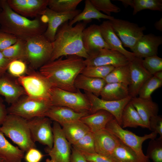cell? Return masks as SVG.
Segmentation results:
<instances>
[{
	"label": "cell",
	"mask_w": 162,
	"mask_h": 162,
	"mask_svg": "<svg viewBox=\"0 0 162 162\" xmlns=\"http://www.w3.org/2000/svg\"><path fill=\"white\" fill-rule=\"evenodd\" d=\"M63 56L50 61L39 68V72L52 87L72 92L77 91L74 86L75 80L86 66L83 58L76 55Z\"/></svg>",
	"instance_id": "obj_1"
},
{
	"label": "cell",
	"mask_w": 162,
	"mask_h": 162,
	"mask_svg": "<svg viewBox=\"0 0 162 162\" xmlns=\"http://www.w3.org/2000/svg\"><path fill=\"white\" fill-rule=\"evenodd\" d=\"M0 30L26 41L30 38L43 34L47 23L41 16L30 20L13 11L7 0H0Z\"/></svg>",
	"instance_id": "obj_2"
},
{
	"label": "cell",
	"mask_w": 162,
	"mask_h": 162,
	"mask_svg": "<svg viewBox=\"0 0 162 162\" xmlns=\"http://www.w3.org/2000/svg\"><path fill=\"white\" fill-rule=\"evenodd\" d=\"M69 21L62 24L56 32L52 42L53 49L50 61L64 56L76 55L85 59L88 56L83 46L82 36L83 32L89 21L79 22L74 26L70 25Z\"/></svg>",
	"instance_id": "obj_3"
},
{
	"label": "cell",
	"mask_w": 162,
	"mask_h": 162,
	"mask_svg": "<svg viewBox=\"0 0 162 162\" xmlns=\"http://www.w3.org/2000/svg\"><path fill=\"white\" fill-rule=\"evenodd\" d=\"M0 132L9 138L24 152L36 148L27 120L18 116L8 114L0 127Z\"/></svg>",
	"instance_id": "obj_4"
},
{
	"label": "cell",
	"mask_w": 162,
	"mask_h": 162,
	"mask_svg": "<svg viewBox=\"0 0 162 162\" xmlns=\"http://www.w3.org/2000/svg\"><path fill=\"white\" fill-rule=\"evenodd\" d=\"M50 100L52 106L66 107L80 113L89 114L90 112V101L86 94L79 89L72 92L52 87Z\"/></svg>",
	"instance_id": "obj_5"
},
{
	"label": "cell",
	"mask_w": 162,
	"mask_h": 162,
	"mask_svg": "<svg viewBox=\"0 0 162 162\" xmlns=\"http://www.w3.org/2000/svg\"><path fill=\"white\" fill-rule=\"evenodd\" d=\"M26 42V63L29 64V67L35 70L50 61L53 44L43 34L33 37Z\"/></svg>",
	"instance_id": "obj_6"
},
{
	"label": "cell",
	"mask_w": 162,
	"mask_h": 162,
	"mask_svg": "<svg viewBox=\"0 0 162 162\" xmlns=\"http://www.w3.org/2000/svg\"><path fill=\"white\" fill-rule=\"evenodd\" d=\"M52 106L50 100L33 98L26 95L20 98L7 108L8 114L20 116L27 120L39 116H44Z\"/></svg>",
	"instance_id": "obj_7"
},
{
	"label": "cell",
	"mask_w": 162,
	"mask_h": 162,
	"mask_svg": "<svg viewBox=\"0 0 162 162\" xmlns=\"http://www.w3.org/2000/svg\"><path fill=\"white\" fill-rule=\"evenodd\" d=\"M105 129L115 135L122 142L133 149L143 162H149V158L142 150V144L146 140L155 139L157 135L152 132L143 136H139L123 129L114 118L107 124Z\"/></svg>",
	"instance_id": "obj_8"
},
{
	"label": "cell",
	"mask_w": 162,
	"mask_h": 162,
	"mask_svg": "<svg viewBox=\"0 0 162 162\" xmlns=\"http://www.w3.org/2000/svg\"><path fill=\"white\" fill-rule=\"evenodd\" d=\"M26 73L27 75L17 78V81L26 95L33 98L50 100L52 87L47 79L39 71L36 72L29 67Z\"/></svg>",
	"instance_id": "obj_9"
},
{
	"label": "cell",
	"mask_w": 162,
	"mask_h": 162,
	"mask_svg": "<svg viewBox=\"0 0 162 162\" xmlns=\"http://www.w3.org/2000/svg\"><path fill=\"white\" fill-rule=\"evenodd\" d=\"M109 21L123 46L130 50L144 35L143 32L146 29L144 26L140 27L128 20L114 18Z\"/></svg>",
	"instance_id": "obj_10"
},
{
	"label": "cell",
	"mask_w": 162,
	"mask_h": 162,
	"mask_svg": "<svg viewBox=\"0 0 162 162\" xmlns=\"http://www.w3.org/2000/svg\"><path fill=\"white\" fill-rule=\"evenodd\" d=\"M52 130L53 146L51 148L46 147L44 149L45 152L54 162H70L71 145L65 137L61 126L54 122Z\"/></svg>",
	"instance_id": "obj_11"
},
{
	"label": "cell",
	"mask_w": 162,
	"mask_h": 162,
	"mask_svg": "<svg viewBox=\"0 0 162 162\" xmlns=\"http://www.w3.org/2000/svg\"><path fill=\"white\" fill-rule=\"evenodd\" d=\"M27 122L33 141L52 148L53 135L51 120L46 117L39 116L27 120Z\"/></svg>",
	"instance_id": "obj_12"
},
{
	"label": "cell",
	"mask_w": 162,
	"mask_h": 162,
	"mask_svg": "<svg viewBox=\"0 0 162 162\" xmlns=\"http://www.w3.org/2000/svg\"><path fill=\"white\" fill-rule=\"evenodd\" d=\"M129 62L121 53L106 48L89 54L84 61L86 66L110 65L115 68L128 64Z\"/></svg>",
	"instance_id": "obj_13"
},
{
	"label": "cell",
	"mask_w": 162,
	"mask_h": 162,
	"mask_svg": "<svg viewBox=\"0 0 162 162\" xmlns=\"http://www.w3.org/2000/svg\"><path fill=\"white\" fill-rule=\"evenodd\" d=\"M84 92L91 103V108L89 114L100 110H106L113 116L121 126L122 113L125 106L132 98L130 96L119 100H107L100 98L91 93L86 91H84Z\"/></svg>",
	"instance_id": "obj_14"
},
{
	"label": "cell",
	"mask_w": 162,
	"mask_h": 162,
	"mask_svg": "<svg viewBox=\"0 0 162 162\" xmlns=\"http://www.w3.org/2000/svg\"><path fill=\"white\" fill-rule=\"evenodd\" d=\"M81 10H75L63 13L54 11L47 7L42 16L43 20L47 23V27L43 35L51 42L54 39L58 27L64 23L72 20L81 12Z\"/></svg>",
	"instance_id": "obj_15"
},
{
	"label": "cell",
	"mask_w": 162,
	"mask_h": 162,
	"mask_svg": "<svg viewBox=\"0 0 162 162\" xmlns=\"http://www.w3.org/2000/svg\"><path fill=\"white\" fill-rule=\"evenodd\" d=\"M142 59L135 57L130 61L129 94L132 98L136 97L141 87L151 75L146 69L142 63Z\"/></svg>",
	"instance_id": "obj_16"
},
{
	"label": "cell",
	"mask_w": 162,
	"mask_h": 162,
	"mask_svg": "<svg viewBox=\"0 0 162 162\" xmlns=\"http://www.w3.org/2000/svg\"><path fill=\"white\" fill-rule=\"evenodd\" d=\"M162 44V36L152 34H144L131 50L135 57L142 59L157 55L158 48Z\"/></svg>",
	"instance_id": "obj_17"
},
{
	"label": "cell",
	"mask_w": 162,
	"mask_h": 162,
	"mask_svg": "<svg viewBox=\"0 0 162 162\" xmlns=\"http://www.w3.org/2000/svg\"><path fill=\"white\" fill-rule=\"evenodd\" d=\"M82 40L88 55L102 49H110L102 37L98 25L92 24L86 28L83 32Z\"/></svg>",
	"instance_id": "obj_18"
},
{
	"label": "cell",
	"mask_w": 162,
	"mask_h": 162,
	"mask_svg": "<svg viewBox=\"0 0 162 162\" xmlns=\"http://www.w3.org/2000/svg\"><path fill=\"white\" fill-rule=\"evenodd\" d=\"M94 134L96 153L111 158L112 153L120 143L119 140L105 129Z\"/></svg>",
	"instance_id": "obj_19"
},
{
	"label": "cell",
	"mask_w": 162,
	"mask_h": 162,
	"mask_svg": "<svg viewBox=\"0 0 162 162\" xmlns=\"http://www.w3.org/2000/svg\"><path fill=\"white\" fill-rule=\"evenodd\" d=\"M0 94L6 102L11 104L23 96L26 95L22 86L5 73L0 77Z\"/></svg>",
	"instance_id": "obj_20"
},
{
	"label": "cell",
	"mask_w": 162,
	"mask_h": 162,
	"mask_svg": "<svg viewBox=\"0 0 162 162\" xmlns=\"http://www.w3.org/2000/svg\"><path fill=\"white\" fill-rule=\"evenodd\" d=\"M99 26L102 37L110 49L121 53L130 61L135 57L132 52L124 48L109 20L104 21Z\"/></svg>",
	"instance_id": "obj_21"
},
{
	"label": "cell",
	"mask_w": 162,
	"mask_h": 162,
	"mask_svg": "<svg viewBox=\"0 0 162 162\" xmlns=\"http://www.w3.org/2000/svg\"><path fill=\"white\" fill-rule=\"evenodd\" d=\"M88 113L77 112L69 108L51 106L45 113L44 116L62 125L79 120Z\"/></svg>",
	"instance_id": "obj_22"
},
{
	"label": "cell",
	"mask_w": 162,
	"mask_h": 162,
	"mask_svg": "<svg viewBox=\"0 0 162 162\" xmlns=\"http://www.w3.org/2000/svg\"><path fill=\"white\" fill-rule=\"evenodd\" d=\"M130 102L133 106L143 122L149 129V122L152 116L158 115V105L152 99H144L137 97L131 98Z\"/></svg>",
	"instance_id": "obj_23"
},
{
	"label": "cell",
	"mask_w": 162,
	"mask_h": 162,
	"mask_svg": "<svg viewBox=\"0 0 162 162\" xmlns=\"http://www.w3.org/2000/svg\"><path fill=\"white\" fill-rule=\"evenodd\" d=\"M114 118L108 112L100 110L85 116L80 120L89 128L91 131L94 133L105 129L107 123Z\"/></svg>",
	"instance_id": "obj_24"
},
{
	"label": "cell",
	"mask_w": 162,
	"mask_h": 162,
	"mask_svg": "<svg viewBox=\"0 0 162 162\" xmlns=\"http://www.w3.org/2000/svg\"><path fill=\"white\" fill-rule=\"evenodd\" d=\"M106 84L104 79L90 77L81 74L76 78L74 86L77 89L83 90L98 97Z\"/></svg>",
	"instance_id": "obj_25"
},
{
	"label": "cell",
	"mask_w": 162,
	"mask_h": 162,
	"mask_svg": "<svg viewBox=\"0 0 162 162\" xmlns=\"http://www.w3.org/2000/svg\"><path fill=\"white\" fill-rule=\"evenodd\" d=\"M101 99L117 101L129 96L128 85L118 83H106L102 89L100 95Z\"/></svg>",
	"instance_id": "obj_26"
},
{
	"label": "cell",
	"mask_w": 162,
	"mask_h": 162,
	"mask_svg": "<svg viewBox=\"0 0 162 162\" xmlns=\"http://www.w3.org/2000/svg\"><path fill=\"white\" fill-rule=\"evenodd\" d=\"M64 134L72 145L90 131L89 128L80 120L61 126Z\"/></svg>",
	"instance_id": "obj_27"
},
{
	"label": "cell",
	"mask_w": 162,
	"mask_h": 162,
	"mask_svg": "<svg viewBox=\"0 0 162 162\" xmlns=\"http://www.w3.org/2000/svg\"><path fill=\"white\" fill-rule=\"evenodd\" d=\"M24 152L11 144L0 132V157L7 162H21Z\"/></svg>",
	"instance_id": "obj_28"
},
{
	"label": "cell",
	"mask_w": 162,
	"mask_h": 162,
	"mask_svg": "<svg viewBox=\"0 0 162 162\" xmlns=\"http://www.w3.org/2000/svg\"><path fill=\"white\" fill-rule=\"evenodd\" d=\"M85 7L82 11L75 16L72 20L69 21V24L71 26L81 21H90L92 19L100 20L101 19L111 20L114 17L108 16L98 10L93 5L90 0L85 1Z\"/></svg>",
	"instance_id": "obj_29"
},
{
	"label": "cell",
	"mask_w": 162,
	"mask_h": 162,
	"mask_svg": "<svg viewBox=\"0 0 162 162\" xmlns=\"http://www.w3.org/2000/svg\"><path fill=\"white\" fill-rule=\"evenodd\" d=\"M121 121L122 128H137L138 126L146 128L137 112L130 101L122 111Z\"/></svg>",
	"instance_id": "obj_30"
},
{
	"label": "cell",
	"mask_w": 162,
	"mask_h": 162,
	"mask_svg": "<svg viewBox=\"0 0 162 162\" xmlns=\"http://www.w3.org/2000/svg\"><path fill=\"white\" fill-rule=\"evenodd\" d=\"M110 158L115 162H143L133 149L120 141Z\"/></svg>",
	"instance_id": "obj_31"
},
{
	"label": "cell",
	"mask_w": 162,
	"mask_h": 162,
	"mask_svg": "<svg viewBox=\"0 0 162 162\" xmlns=\"http://www.w3.org/2000/svg\"><path fill=\"white\" fill-rule=\"evenodd\" d=\"M6 58L11 60H20L26 63V41L18 39L13 45L1 52Z\"/></svg>",
	"instance_id": "obj_32"
},
{
	"label": "cell",
	"mask_w": 162,
	"mask_h": 162,
	"mask_svg": "<svg viewBox=\"0 0 162 162\" xmlns=\"http://www.w3.org/2000/svg\"><path fill=\"white\" fill-rule=\"evenodd\" d=\"M104 79L106 83H122L128 85L129 83V64L114 68Z\"/></svg>",
	"instance_id": "obj_33"
},
{
	"label": "cell",
	"mask_w": 162,
	"mask_h": 162,
	"mask_svg": "<svg viewBox=\"0 0 162 162\" xmlns=\"http://www.w3.org/2000/svg\"><path fill=\"white\" fill-rule=\"evenodd\" d=\"M49 0H27L24 16L28 18L41 16L48 7Z\"/></svg>",
	"instance_id": "obj_34"
},
{
	"label": "cell",
	"mask_w": 162,
	"mask_h": 162,
	"mask_svg": "<svg viewBox=\"0 0 162 162\" xmlns=\"http://www.w3.org/2000/svg\"><path fill=\"white\" fill-rule=\"evenodd\" d=\"M130 6L133 8V14L143 10L162 11V0H131Z\"/></svg>",
	"instance_id": "obj_35"
},
{
	"label": "cell",
	"mask_w": 162,
	"mask_h": 162,
	"mask_svg": "<svg viewBox=\"0 0 162 162\" xmlns=\"http://www.w3.org/2000/svg\"><path fill=\"white\" fill-rule=\"evenodd\" d=\"M82 0H49L48 7L52 10L63 13L75 10Z\"/></svg>",
	"instance_id": "obj_36"
},
{
	"label": "cell",
	"mask_w": 162,
	"mask_h": 162,
	"mask_svg": "<svg viewBox=\"0 0 162 162\" xmlns=\"http://www.w3.org/2000/svg\"><path fill=\"white\" fill-rule=\"evenodd\" d=\"M162 86V80L153 75L148 78L139 89L138 95L144 99H150L152 93Z\"/></svg>",
	"instance_id": "obj_37"
},
{
	"label": "cell",
	"mask_w": 162,
	"mask_h": 162,
	"mask_svg": "<svg viewBox=\"0 0 162 162\" xmlns=\"http://www.w3.org/2000/svg\"><path fill=\"white\" fill-rule=\"evenodd\" d=\"M71 145L73 148L80 152L96 153L94 134L90 131Z\"/></svg>",
	"instance_id": "obj_38"
},
{
	"label": "cell",
	"mask_w": 162,
	"mask_h": 162,
	"mask_svg": "<svg viewBox=\"0 0 162 162\" xmlns=\"http://www.w3.org/2000/svg\"><path fill=\"white\" fill-rule=\"evenodd\" d=\"M114 68L110 65L86 66L81 74L87 76L104 79Z\"/></svg>",
	"instance_id": "obj_39"
},
{
	"label": "cell",
	"mask_w": 162,
	"mask_h": 162,
	"mask_svg": "<svg viewBox=\"0 0 162 162\" xmlns=\"http://www.w3.org/2000/svg\"><path fill=\"white\" fill-rule=\"evenodd\" d=\"M147 156L154 162H162V138L151 140L148 145Z\"/></svg>",
	"instance_id": "obj_40"
},
{
	"label": "cell",
	"mask_w": 162,
	"mask_h": 162,
	"mask_svg": "<svg viewBox=\"0 0 162 162\" xmlns=\"http://www.w3.org/2000/svg\"><path fill=\"white\" fill-rule=\"evenodd\" d=\"M92 4L99 11H102L108 16H111V13H118L120 8L112 3L110 0H90Z\"/></svg>",
	"instance_id": "obj_41"
},
{
	"label": "cell",
	"mask_w": 162,
	"mask_h": 162,
	"mask_svg": "<svg viewBox=\"0 0 162 162\" xmlns=\"http://www.w3.org/2000/svg\"><path fill=\"white\" fill-rule=\"evenodd\" d=\"M142 63L144 68L152 75L162 70V58L157 55L145 58L142 60Z\"/></svg>",
	"instance_id": "obj_42"
},
{
	"label": "cell",
	"mask_w": 162,
	"mask_h": 162,
	"mask_svg": "<svg viewBox=\"0 0 162 162\" xmlns=\"http://www.w3.org/2000/svg\"><path fill=\"white\" fill-rule=\"evenodd\" d=\"M28 69L26 62L20 60H15L10 63L7 70L10 75L18 78L26 73Z\"/></svg>",
	"instance_id": "obj_43"
},
{
	"label": "cell",
	"mask_w": 162,
	"mask_h": 162,
	"mask_svg": "<svg viewBox=\"0 0 162 162\" xmlns=\"http://www.w3.org/2000/svg\"><path fill=\"white\" fill-rule=\"evenodd\" d=\"M18 39L15 36L0 30V51L14 44Z\"/></svg>",
	"instance_id": "obj_44"
},
{
	"label": "cell",
	"mask_w": 162,
	"mask_h": 162,
	"mask_svg": "<svg viewBox=\"0 0 162 162\" xmlns=\"http://www.w3.org/2000/svg\"><path fill=\"white\" fill-rule=\"evenodd\" d=\"M9 7L15 13L24 16L27 0H7Z\"/></svg>",
	"instance_id": "obj_45"
},
{
	"label": "cell",
	"mask_w": 162,
	"mask_h": 162,
	"mask_svg": "<svg viewBox=\"0 0 162 162\" xmlns=\"http://www.w3.org/2000/svg\"><path fill=\"white\" fill-rule=\"evenodd\" d=\"M149 130L158 134L162 138V118L157 115L152 117L149 122Z\"/></svg>",
	"instance_id": "obj_46"
},
{
	"label": "cell",
	"mask_w": 162,
	"mask_h": 162,
	"mask_svg": "<svg viewBox=\"0 0 162 162\" xmlns=\"http://www.w3.org/2000/svg\"><path fill=\"white\" fill-rule=\"evenodd\" d=\"M85 159L90 162H115L111 159L96 153H88L80 152Z\"/></svg>",
	"instance_id": "obj_47"
},
{
	"label": "cell",
	"mask_w": 162,
	"mask_h": 162,
	"mask_svg": "<svg viewBox=\"0 0 162 162\" xmlns=\"http://www.w3.org/2000/svg\"><path fill=\"white\" fill-rule=\"evenodd\" d=\"M44 156L36 148H32L26 152L25 159L27 162H40Z\"/></svg>",
	"instance_id": "obj_48"
},
{
	"label": "cell",
	"mask_w": 162,
	"mask_h": 162,
	"mask_svg": "<svg viewBox=\"0 0 162 162\" xmlns=\"http://www.w3.org/2000/svg\"><path fill=\"white\" fill-rule=\"evenodd\" d=\"M71 150L70 162H88L79 151L73 147Z\"/></svg>",
	"instance_id": "obj_49"
},
{
	"label": "cell",
	"mask_w": 162,
	"mask_h": 162,
	"mask_svg": "<svg viewBox=\"0 0 162 162\" xmlns=\"http://www.w3.org/2000/svg\"><path fill=\"white\" fill-rule=\"evenodd\" d=\"M12 61L6 58L0 51V77L6 73L10 64Z\"/></svg>",
	"instance_id": "obj_50"
},
{
	"label": "cell",
	"mask_w": 162,
	"mask_h": 162,
	"mask_svg": "<svg viewBox=\"0 0 162 162\" xmlns=\"http://www.w3.org/2000/svg\"><path fill=\"white\" fill-rule=\"evenodd\" d=\"M8 114L7 108L0 97V125H2Z\"/></svg>",
	"instance_id": "obj_51"
},
{
	"label": "cell",
	"mask_w": 162,
	"mask_h": 162,
	"mask_svg": "<svg viewBox=\"0 0 162 162\" xmlns=\"http://www.w3.org/2000/svg\"><path fill=\"white\" fill-rule=\"evenodd\" d=\"M154 26L155 28L160 31H162V18H161L158 21L155 22Z\"/></svg>",
	"instance_id": "obj_52"
},
{
	"label": "cell",
	"mask_w": 162,
	"mask_h": 162,
	"mask_svg": "<svg viewBox=\"0 0 162 162\" xmlns=\"http://www.w3.org/2000/svg\"><path fill=\"white\" fill-rule=\"evenodd\" d=\"M153 76L158 79L162 80V70L155 73Z\"/></svg>",
	"instance_id": "obj_53"
},
{
	"label": "cell",
	"mask_w": 162,
	"mask_h": 162,
	"mask_svg": "<svg viewBox=\"0 0 162 162\" xmlns=\"http://www.w3.org/2000/svg\"><path fill=\"white\" fill-rule=\"evenodd\" d=\"M45 162H54V161H53L52 160H51V159H47L46 161Z\"/></svg>",
	"instance_id": "obj_54"
},
{
	"label": "cell",
	"mask_w": 162,
	"mask_h": 162,
	"mask_svg": "<svg viewBox=\"0 0 162 162\" xmlns=\"http://www.w3.org/2000/svg\"><path fill=\"white\" fill-rule=\"evenodd\" d=\"M0 162H7L4 160L0 157Z\"/></svg>",
	"instance_id": "obj_55"
},
{
	"label": "cell",
	"mask_w": 162,
	"mask_h": 162,
	"mask_svg": "<svg viewBox=\"0 0 162 162\" xmlns=\"http://www.w3.org/2000/svg\"><path fill=\"white\" fill-rule=\"evenodd\" d=\"M2 10V9L0 7V13L1 12Z\"/></svg>",
	"instance_id": "obj_56"
},
{
	"label": "cell",
	"mask_w": 162,
	"mask_h": 162,
	"mask_svg": "<svg viewBox=\"0 0 162 162\" xmlns=\"http://www.w3.org/2000/svg\"></svg>",
	"instance_id": "obj_57"
}]
</instances>
